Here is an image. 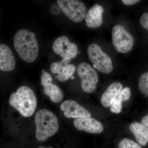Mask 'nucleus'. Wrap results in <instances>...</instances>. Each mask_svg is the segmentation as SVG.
I'll list each match as a JSON object with an SVG mask.
<instances>
[{
    "instance_id": "7",
    "label": "nucleus",
    "mask_w": 148,
    "mask_h": 148,
    "mask_svg": "<svg viewBox=\"0 0 148 148\" xmlns=\"http://www.w3.org/2000/svg\"><path fill=\"white\" fill-rule=\"evenodd\" d=\"M77 73L81 80V87L83 91L88 93L93 92L99 81L96 71L89 64L82 62L78 66Z\"/></svg>"
},
{
    "instance_id": "26",
    "label": "nucleus",
    "mask_w": 148,
    "mask_h": 148,
    "mask_svg": "<svg viewBox=\"0 0 148 148\" xmlns=\"http://www.w3.org/2000/svg\"><path fill=\"white\" fill-rule=\"evenodd\" d=\"M71 79H74V77L73 76H72L71 77Z\"/></svg>"
},
{
    "instance_id": "15",
    "label": "nucleus",
    "mask_w": 148,
    "mask_h": 148,
    "mask_svg": "<svg viewBox=\"0 0 148 148\" xmlns=\"http://www.w3.org/2000/svg\"><path fill=\"white\" fill-rule=\"evenodd\" d=\"M43 87V91L47 96L49 97L51 101L54 103L61 102L64 98V93L60 88L52 82L41 84Z\"/></svg>"
},
{
    "instance_id": "1",
    "label": "nucleus",
    "mask_w": 148,
    "mask_h": 148,
    "mask_svg": "<svg viewBox=\"0 0 148 148\" xmlns=\"http://www.w3.org/2000/svg\"><path fill=\"white\" fill-rule=\"evenodd\" d=\"M14 46L19 57L25 62L32 63L37 59L38 43L33 32L26 29L18 31L14 38Z\"/></svg>"
},
{
    "instance_id": "14",
    "label": "nucleus",
    "mask_w": 148,
    "mask_h": 148,
    "mask_svg": "<svg viewBox=\"0 0 148 148\" xmlns=\"http://www.w3.org/2000/svg\"><path fill=\"white\" fill-rule=\"evenodd\" d=\"M129 127L138 143L141 145L146 146L148 143V127L135 122L131 123Z\"/></svg>"
},
{
    "instance_id": "18",
    "label": "nucleus",
    "mask_w": 148,
    "mask_h": 148,
    "mask_svg": "<svg viewBox=\"0 0 148 148\" xmlns=\"http://www.w3.org/2000/svg\"><path fill=\"white\" fill-rule=\"evenodd\" d=\"M71 60L70 58H64L61 61L53 62L51 65V71L53 73H59L65 66L69 65Z\"/></svg>"
},
{
    "instance_id": "11",
    "label": "nucleus",
    "mask_w": 148,
    "mask_h": 148,
    "mask_svg": "<svg viewBox=\"0 0 148 148\" xmlns=\"http://www.w3.org/2000/svg\"><path fill=\"white\" fill-rule=\"evenodd\" d=\"M16 66L15 57L9 47L4 44L0 45V69L4 72L11 71Z\"/></svg>"
},
{
    "instance_id": "10",
    "label": "nucleus",
    "mask_w": 148,
    "mask_h": 148,
    "mask_svg": "<svg viewBox=\"0 0 148 148\" xmlns=\"http://www.w3.org/2000/svg\"><path fill=\"white\" fill-rule=\"evenodd\" d=\"M73 124L78 130L89 133H101L104 129L100 121L91 117L77 119L74 121Z\"/></svg>"
},
{
    "instance_id": "12",
    "label": "nucleus",
    "mask_w": 148,
    "mask_h": 148,
    "mask_svg": "<svg viewBox=\"0 0 148 148\" xmlns=\"http://www.w3.org/2000/svg\"><path fill=\"white\" fill-rule=\"evenodd\" d=\"M104 9L102 6L94 5L87 12L85 16L86 25L90 28H97L103 24Z\"/></svg>"
},
{
    "instance_id": "5",
    "label": "nucleus",
    "mask_w": 148,
    "mask_h": 148,
    "mask_svg": "<svg viewBox=\"0 0 148 148\" xmlns=\"http://www.w3.org/2000/svg\"><path fill=\"white\" fill-rule=\"evenodd\" d=\"M57 3L64 14L75 23H79L85 18L86 7L81 1L58 0Z\"/></svg>"
},
{
    "instance_id": "9",
    "label": "nucleus",
    "mask_w": 148,
    "mask_h": 148,
    "mask_svg": "<svg viewBox=\"0 0 148 148\" xmlns=\"http://www.w3.org/2000/svg\"><path fill=\"white\" fill-rule=\"evenodd\" d=\"M64 115L68 118H85L90 117L91 114L88 110L73 100L64 101L60 106Z\"/></svg>"
},
{
    "instance_id": "16",
    "label": "nucleus",
    "mask_w": 148,
    "mask_h": 148,
    "mask_svg": "<svg viewBox=\"0 0 148 148\" xmlns=\"http://www.w3.org/2000/svg\"><path fill=\"white\" fill-rule=\"evenodd\" d=\"M131 96V90L129 87H125L122 89L116 99L111 106L110 111L114 114H119L121 112L122 103L128 101Z\"/></svg>"
},
{
    "instance_id": "20",
    "label": "nucleus",
    "mask_w": 148,
    "mask_h": 148,
    "mask_svg": "<svg viewBox=\"0 0 148 148\" xmlns=\"http://www.w3.org/2000/svg\"><path fill=\"white\" fill-rule=\"evenodd\" d=\"M119 148H143L137 143L128 138L121 140L118 146Z\"/></svg>"
},
{
    "instance_id": "21",
    "label": "nucleus",
    "mask_w": 148,
    "mask_h": 148,
    "mask_svg": "<svg viewBox=\"0 0 148 148\" xmlns=\"http://www.w3.org/2000/svg\"><path fill=\"white\" fill-rule=\"evenodd\" d=\"M140 23L141 26L145 29L148 30V13L143 14L140 18Z\"/></svg>"
},
{
    "instance_id": "13",
    "label": "nucleus",
    "mask_w": 148,
    "mask_h": 148,
    "mask_svg": "<svg viewBox=\"0 0 148 148\" xmlns=\"http://www.w3.org/2000/svg\"><path fill=\"white\" fill-rule=\"evenodd\" d=\"M122 88V84L120 82H116L110 85L101 97L102 105L105 108L111 107Z\"/></svg>"
},
{
    "instance_id": "17",
    "label": "nucleus",
    "mask_w": 148,
    "mask_h": 148,
    "mask_svg": "<svg viewBox=\"0 0 148 148\" xmlns=\"http://www.w3.org/2000/svg\"><path fill=\"white\" fill-rule=\"evenodd\" d=\"M76 68L73 64H69L65 66L61 72L56 76L55 77L59 81H66L71 78L75 72Z\"/></svg>"
},
{
    "instance_id": "24",
    "label": "nucleus",
    "mask_w": 148,
    "mask_h": 148,
    "mask_svg": "<svg viewBox=\"0 0 148 148\" xmlns=\"http://www.w3.org/2000/svg\"><path fill=\"white\" fill-rule=\"evenodd\" d=\"M141 122L143 124L148 127V114L145 116L143 117L141 120Z\"/></svg>"
},
{
    "instance_id": "2",
    "label": "nucleus",
    "mask_w": 148,
    "mask_h": 148,
    "mask_svg": "<svg viewBox=\"0 0 148 148\" xmlns=\"http://www.w3.org/2000/svg\"><path fill=\"white\" fill-rule=\"evenodd\" d=\"M10 105L25 117L33 115L37 106L36 97L30 88L23 86L11 94Z\"/></svg>"
},
{
    "instance_id": "8",
    "label": "nucleus",
    "mask_w": 148,
    "mask_h": 148,
    "mask_svg": "<svg viewBox=\"0 0 148 148\" xmlns=\"http://www.w3.org/2000/svg\"><path fill=\"white\" fill-rule=\"evenodd\" d=\"M52 48L54 53L62 58H75L78 53L77 46L74 43L71 42L66 36L58 37L53 42Z\"/></svg>"
},
{
    "instance_id": "25",
    "label": "nucleus",
    "mask_w": 148,
    "mask_h": 148,
    "mask_svg": "<svg viewBox=\"0 0 148 148\" xmlns=\"http://www.w3.org/2000/svg\"><path fill=\"white\" fill-rule=\"evenodd\" d=\"M38 148H51V147L46 148V147H38Z\"/></svg>"
},
{
    "instance_id": "19",
    "label": "nucleus",
    "mask_w": 148,
    "mask_h": 148,
    "mask_svg": "<svg viewBox=\"0 0 148 148\" xmlns=\"http://www.w3.org/2000/svg\"><path fill=\"white\" fill-rule=\"evenodd\" d=\"M139 88L140 92L148 96V72L143 74L139 81Z\"/></svg>"
},
{
    "instance_id": "22",
    "label": "nucleus",
    "mask_w": 148,
    "mask_h": 148,
    "mask_svg": "<svg viewBox=\"0 0 148 148\" xmlns=\"http://www.w3.org/2000/svg\"><path fill=\"white\" fill-rule=\"evenodd\" d=\"M51 13L55 15H58L61 13V9L57 4H53L50 8Z\"/></svg>"
},
{
    "instance_id": "23",
    "label": "nucleus",
    "mask_w": 148,
    "mask_h": 148,
    "mask_svg": "<svg viewBox=\"0 0 148 148\" xmlns=\"http://www.w3.org/2000/svg\"><path fill=\"white\" fill-rule=\"evenodd\" d=\"M123 3L125 5H130L135 4L140 1L138 0H123L122 1Z\"/></svg>"
},
{
    "instance_id": "4",
    "label": "nucleus",
    "mask_w": 148,
    "mask_h": 148,
    "mask_svg": "<svg viewBox=\"0 0 148 148\" xmlns=\"http://www.w3.org/2000/svg\"><path fill=\"white\" fill-rule=\"evenodd\" d=\"M88 58L93 64V67L101 73L108 74L113 70L112 62L110 57L101 49L96 44L88 46L87 49Z\"/></svg>"
},
{
    "instance_id": "3",
    "label": "nucleus",
    "mask_w": 148,
    "mask_h": 148,
    "mask_svg": "<svg viewBox=\"0 0 148 148\" xmlns=\"http://www.w3.org/2000/svg\"><path fill=\"white\" fill-rule=\"evenodd\" d=\"M36 137L39 141H45L58 132V119L51 111L41 109L37 112L35 117Z\"/></svg>"
},
{
    "instance_id": "6",
    "label": "nucleus",
    "mask_w": 148,
    "mask_h": 148,
    "mask_svg": "<svg viewBox=\"0 0 148 148\" xmlns=\"http://www.w3.org/2000/svg\"><path fill=\"white\" fill-rule=\"evenodd\" d=\"M112 41L118 52L125 53L132 49L134 39L124 27L121 25H116L112 30Z\"/></svg>"
}]
</instances>
